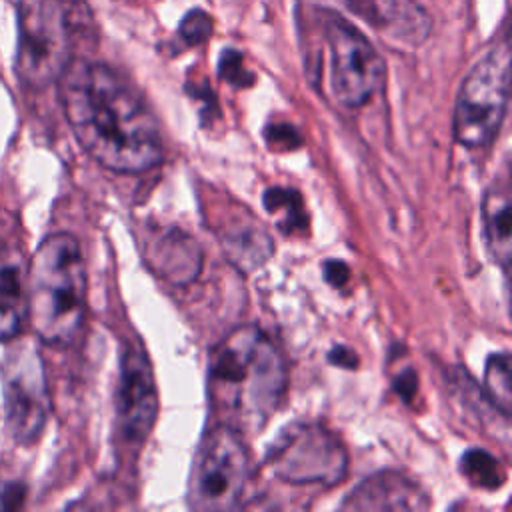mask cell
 <instances>
[{
    "instance_id": "obj_21",
    "label": "cell",
    "mask_w": 512,
    "mask_h": 512,
    "mask_svg": "<svg viewBox=\"0 0 512 512\" xmlns=\"http://www.w3.org/2000/svg\"><path fill=\"white\" fill-rule=\"evenodd\" d=\"M178 34L186 44H202L212 34V18L204 10L194 8L182 18Z\"/></svg>"
},
{
    "instance_id": "obj_7",
    "label": "cell",
    "mask_w": 512,
    "mask_h": 512,
    "mask_svg": "<svg viewBox=\"0 0 512 512\" xmlns=\"http://www.w3.org/2000/svg\"><path fill=\"white\" fill-rule=\"evenodd\" d=\"M266 466L276 478L294 486H334L346 474L348 454L332 430L298 422L272 442Z\"/></svg>"
},
{
    "instance_id": "obj_9",
    "label": "cell",
    "mask_w": 512,
    "mask_h": 512,
    "mask_svg": "<svg viewBox=\"0 0 512 512\" xmlns=\"http://www.w3.org/2000/svg\"><path fill=\"white\" fill-rule=\"evenodd\" d=\"M2 392L10 436L22 446L34 444L48 422L50 398L44 364L32 344H18L6 356Z\"/></svg>"
},
{
    "instance_id": "obj_8",
    "label": "cell",
    "mask_w": 512,
    "mask_h": 512,
    "mask_svg": "<svg viewBox=\"0 0 512 512\" xmlns=\"http://www.w3.org/2000/svg\"><path fill=\"white\" fill-rule=\"evenodd\" d=\"M322 30L330 54V86L344 108L364 106L384 82V62L374 44L344 16L322 14Z\"/></svg>"
},
{
    "instance_id": "obj_26",
    "label": "cell",
    "mask_w": 512,
    "mask_h": 512,
    "mask_svg": "<svg viewBox=\"0 0 512 512\" xmlns=\"http://www.w3.org/2000/svg\"><path fill=\"white\" fill-rule=\"evenodd\" d=\"M396 390L406 398L410 400L414 390H416V376L412 370H406L404 374H400V378H396Z\"/></svg>"
},
{
    "instance_id": "obj_23",
    "label": "cell",
    "mask_w": 512,
    "mask_h": 512,
    "mask_svg": "<svg viewBox=\"0 0 512 512\" xmlns=\"http://www.w3.org/2000/svg\"><path fill=\"white\" fill-rule=\"evenodd\" d=\"M24 494H26V488L20 482H8L0 490V508L2 510L20 508L22 502H24Z\"/></svg>"
},
{
    "instance_id": "obj_3",
    "label": "cell",
    "mask_w": 512,
    "mask_h": 512,
    "mask_svg": "<svg viewBox=\"0 0 512 512\" xmlns=\"http://www.w3.org/2000/svg\"><path fill=\"white\" fill-rule=\"evenodd\" d=\"M26 308L42 342L66 346L76 338L86 312V268L72 234H50L36 248L26 274Z\"/></svg>"
},
{
    "instance_id": "obj_1",
    "label": "cell",
    "mask_w": 512,
    "mask_h": 512,
    "mask_svg": "<svg viewBox=\"0 0 512 512\" xmlns=\"http://www.w3.org/2000/svg\"><path fill=\"white\" fill-rule=\"evenodd\" d=\"M56 82L76 140L98 164L120 174H140L162 160L156 116L114 68L70 60Z\"/></svg>"
},
{
    "instance_id": "obj_24",
    "label": "cell",
    "mask_w": 512,
    "mask_h": 512,
    "mask_svg": "<svg viewBox=\"0 0 512 512\" xmlns=\"http://www.w3.org/2000/svg\"><path fill=\"white\" fill-rule=\"evenodd\" d=\"M324 278L332 286L340 288V286H344L348 282L350 270H348V266L342 260H326L324 262Z\"/></svg>"
},
{
    "instance_id": "obj_19",
    "label": "cell",
    "mask_w": 512,
    "mask_h": 512,
    "mask_svg": "<svg viewBox=\"0 0 512 512\" xmlns=\"http://www.w3.org/2000/svg\"><path fill=\"white\" fill-rule=\"evenodd\" d=\"M460 472L466 476V480L484 490H494L504 484V468L498 462L496 456H492L486 450L472 448L464 452L460 460Z\"/></svg>"
},
{
    "instance_id": "obj_25",
    "label": "cell",
    "mask_w": 512,
    "mask_h": 512,
    "mask_svg": "<svg viewBox=\"0 0 512 512\" xmlns=\"http://www.w3.org/2000/svg\"><path fill=\"white\" fill-rule=\"evenodd\" d=\"M328 360H330L332 364L344 368V370H354V368L358 366V356H356V352L350 350V348H346V346H336V348H332L330 354H328Z\"/></svg>"
},
{
    "instance_id": "obj_20",
    "label": "cell",
    "mask_w": 512,
    "mask_h": 512,
    "mask_svg": "<svg viewBox=\"0 0 512 512\" xmlns=\"http://www.w3.org/2000/svg\"><path fill=\"white\" fill-rule=\"evenodd\" d=\"M218 74L222 80H226L228 84H232L236 88H246V86L254 84V74L244 66L242 54L232 48H228L220 54Z\"/></svg>"
},
{
    "instance_id": "obj_6",
    "label": "cell",
    "mask_w": 512,
    "mask_h": 512,
    "mask_svg": "<svg viewBox=\"0 0 512 512\" xmlns=\"http://www.w3.org/2000/svg\"><path fill=\"white\" fill-rule=\"evenodd\" d=\"M250 458L240 434L214 424L202 438L190 472L188 500L196 510H232L242 504Z\"/></svg>"
},
{
    "instance_id": "obj_11",
    "label": "cell",
    "mask_w": 512,
    "mask_h": 512,
    "mask_svg": "<svg viewBox=\"0 0 512 512\" xmlns=\"http://www.w3.org/2000/svg\"><path fill=\"white\" fill-rule=\"evenodd\" d=\"M344 4L382 36L416 46L430 34L432 20L418 0H344Z\"/></svg>"
},
{
    "instance_id": "obj_13",
    "label": "cell",
    "mask_w": 512,
    "mask_h": 512,
    "mask_svg": "<svg viewBox=\"0 0 512 512\" xmlns=\"http://www.w3.org/2000/svg\"><path fill=\"white\" fill-rule=\"evenodd\" d=\"M26 264L12 244L0 246V342L16 338L28 316Z\"/></svg>"
},
{
    "instance_id": "obj_5",
    "label": "cell",
    "mask_w": 512,
    "mask_h": 512,
    "mask_svg": "<svg viewBox=\"0 0 512 512\" xmlns=\"http://www.w3.org/2000/svg\"><path fill=\"white\" fill-rule=\"evenodd\" d=\"M510 48L500 42L466 74L454 108V136L466 148L488 146L506 116Z\"/></svg>"
},
{
    "instance_id": "obj_14",
    "label": "cell",
    "mask_w": 512,
    "mask_h": 512,
    "mask_svg": "<svg viewBox=\"0 0 512 512\" xmlns=\"http://www.w3.org/2000/svg\"><path fill=\"white\" fill-rule=\"evenodd\" d=\"M222 248L226 250L228 258L244 270H252L266 262L272 252V242L266 230L254 220L248 212L240 210L232 218L226 220V228L222 226Z\"/></svg>"
},
{
    "instance_id": "obj_16",
    "label": "cell",
    "mask_w": 512,
    "mask_h": 512,
    "mask_svg": "<svg viewBox=\"0 0 512 512\" xmlns=\"http://www.w3.org/2000/svg\"><path fill=\"white\" fill-rule=\"evenodd\" d=\"M148 260L158 274L176 284L190 282L198 274L202 262L194 238L178 230H170L152 242Z\"/></svg>"
},
{
    "instance_id": "obj_12",
    "label": "cell",
    "mask_w": 512,
    "mask_h": 512,
    "mask_svg": "<svg viewBox=\"0 0 512 512\" xmlns=\"http://www.w3.org/2000/svg\"><path fill=\"white\" fill-rule=\"evenodd\" d=\"M430 500L418 482L392 470L364 478L340 504L344 510H426Z\"/></svg>"
},
{
    "instance_id": "obj_22",
    "label": "cell",
    "mask_w": 512,
    "mask_h": 512,
    "mask_svg": "<svg viewBox=\"0 0 512 512\" xmlns=\"http://www.w3.org/2000/svg\"><path fill=\"white\" fill-rule=\"evenodd\" d=\"M266 142L274 150H294L300 146L302 136L294 126L280 122V124H270L266 128Z\"/></svg>"
},
{
    "instance_id": "obj_4",
    "label": "cell",
    "mask_w": 512,
    "mask_h": 512,
    "mask_svg": "<svg viewBox=\"0 0 512 512\" xmlns=\"http://www.w3.org/2000/svg\"><path fill=\"white\" fill-rule=\"evenodd\" d=\"M84 16L82 0H18L14 68L24 86L38 90L60 78Z\"/></svg>"
},
{
    "instance_id": "obj_10",
    "label": "cell",
    "mask_w": 512,
    "mask_h": 512,
    "mask_svg": "<svg viewBox=\"0 0 512 512\" xmlns=\"http://www.w3.org/2000/svg\"><path fill=\"white\" fill-rule=\"evenodd\" d=\"M116 414L120 432L132 444L144 442L154 426L158 414V390L152 364L142 346H130L122 354Z\"/></svg>"
},
{
    "instance_id": "obj_17",
    "label": "cell",
    "mask_w": 512,
    "mask_h": 512,
    "mask_svg": "<svg viewBox=\"0 0 512 512\" xmlns=\"http://www.w3.org/2000/svg\"><path fill=\"white\" fill-rule=\"evenodd\" d=\"M484 394L486 400L502 414V418L510 416L512 404V380H510V354L500 352L492 354L486 362L484 370Z\"/></svg>"
},
{
    "instance_id": "obj_18",
    "label": "cell",
    "mask_w": 512,
    "mask_h": 512,
    "mask_svg": "<svg viewBox=\"0 0 512 512\" xmlns=\"http://www.w3.org/2000/svg\"><path fill=\"white\" fill-rule=\"evenodd\" d=\"M264 206L270 214L278 216V228L284 234H296L306 228V212L302 198L290 188H270L264 194Z\"/></svg>"
},
{
    "instance_id": "obj_2",
    "label": "cell",
    "mask_w": 512,
    "mask_h": 512,
    "mask_svg": "<svg viewBox=\"0 0 512 512\" xmlns=\"http://www.w3.org/2000/svg\"><path fill=\"white\" fill-rule=\"evenodd\" d=\"M286 392V364L256 326L232 330L210 354L208 398L216 424L238 434L258 432Z\"/></svg>"
},
{
    "instance_id": "obj_15",
    "label": "cell",
    "mask_w": 512,
    "mask_h": 512,
    "mask_svg": "<svg viewBox=\"0 0 512 512\" xmlns=\"http://www.w3.org/2000/svg\"><path fill=\"white\" fill-rule=\"evenodd\" d=\"M510 184L504 176L502 180L494 182L484 198H482V222H484V236L486 246L494 262L508 274L510 268Z\"/></svg>"
}]
</instances>
